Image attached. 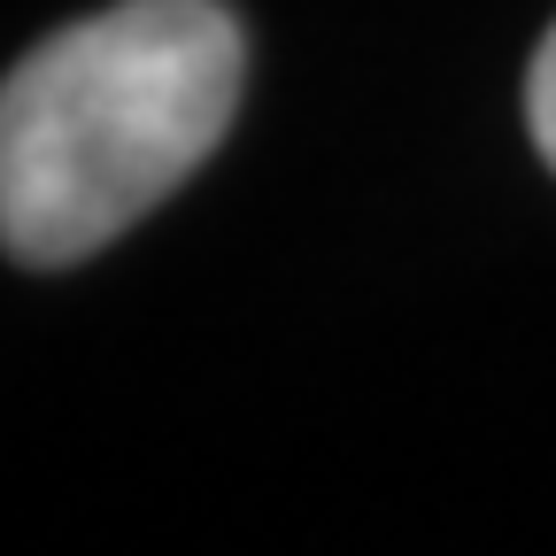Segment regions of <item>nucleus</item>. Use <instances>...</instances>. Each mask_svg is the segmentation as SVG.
I'll return each instance as SVG.
<instances>
[{
	"instance_id": "nucleus-1",
	"label": "nucleus",
	"mask_w": 556,
	"mask_h": 556,
	"mask_svg": "<svg viewBox=\"0 0 556 556\" xmlns=\"http://www.w3.org/2000/svg\"><path fill=\"white\" fill-rule=\"evenodd\" d=\"M217 0H124L31 47L0 86V248L62 270L201 170L240 109Z\"/></svg>"
},
{
	"instance_id": "nucleus-2",
	"label": "nucleus",
	"mask_w": 556,
	"mask_h": 556,
	"mask_svg": "<svg viewBox=\"0 0 556 556\" xmlns=\"http://www.w3.org/2000/svg\"><path fill=\"white\" fill-rule=\"evenodd\" d=\"M526 116H533L541 155L556 163V31H548V39H541V54H533V78H526Z\"/></svg>"
}]
</instances>
